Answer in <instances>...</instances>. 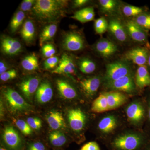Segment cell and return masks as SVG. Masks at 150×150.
Segmentation results:
<instances>
[{"mask_svg": "<svg viewBox=\"0 0 150 150\" xmlns=\"http://www.w3.org/2000/svg\"><path fill=\"white\" fill-rule=\"evenodd\" d=\"M88 2V0H76L74 1V5L76 7H80Z\"/></svg>", "mask_w": 150, "mask_h": 150, "instance_id": "obj_44", "label": "cell"}, {"mask_svg": "<svg viewBox=\"0 0 150 150\" xmlns=\"http://www.w3.org/2000/svg\"><path fill=\"white\" fill-rule=\"evenodd\" d=\"M3 139L6 144L12 149L17 150L21 144L18 133L13 126H7L4 129Z\"/></svg>", "mask_w": 150, "mask_h": 150, "instance_id": "obj_8", "label": "cell"}, {"mask_svg": "<svg viewBox=\"0 0 150 150\" xmlns=\"http://www.w3.org/2000/svg\"><path fill=\"white\" fill-rule=\"evenodd\" d=\"M40 82V79L38 77H29L19 84L18 87L25 97L30 99L37 91Z\"/></svg>", "mask_w": 150, "mask_h": 150, "instance_id": "obj_9", "label": "cell"}, {"mask_svg": "<svg viewBox=\"0 0 150 150\" xmlns=\"http://www.w3.org/2000/svg\"><path fill=\"white\" fill-rule=\"evenodd\" d=\"M49 140L51 144L56 147L62 146L67 142V138L65 134L58 130L50 133Z\"/></svg>", "mask_w": 150, "mask_h": 150, "instance_id": "obj_29", "label": "cell"}, {"mask_svg": "<svg viewBox=\"0 0 150 150\" xmlns=\"http://www.w3.org/2000/svg\"><path fill=\"white\" fill-rule=\"evenodd\" d=\"M80 150H101L99 145L95 142H89L84 145Z\"/></svg>", "mask_w": 150, "mask_h": 150, "instance_id": "obj_42", "label": "cell"}, {"mask_svg": "<svg viewBox=\"0 0 150 150\" xmlns=\"http://www.w3.org/2000/svg\"><path fill=\"white\" fill-rule=\"evenodd\" d=\"M117 125V119L115 116L108 115L100 121L98 124V128L102 133L109 134L115 129Z\"/></svg>", "mask_w": 150, "mask_h": 150, "instance_id": "obj_24", "label": "cell"}, {"mask_svg": "<svg viewBox=\"0 0 150 150\" xmlns=\"http://www.w3.org/2000/svg\"><path fill=\"white\" fill-rule=\"evenodd\" d=\"M46 120L51 129L55 131L64 129L66 127L64 119L61 112L57 110H51L46 116Z\"/></svg>", "mask_w": 150, "mask_h": 150, "instance_id": "obj_20", "label": "cell"}, {"mask_svg": "<svg viewBox=\"0 0 150 150\" xmlns=\"http://www.w3.org/2000/svg\"><path fill=\"white\" fill-rule=\"evenodd\" d=\"M101 8L105 12H110L116 8L117 3L114 0H100L99 1Z\"/></svg>", "mask_w": 150, "mask_h": 150, "instance_id": "obj_35", "label": "cell"}, {"mask_svg": "<svg viewBox=\"0 0 150 150\" xmlns=\"http://www.w3.org/2000/svg\"><path fill=\"white\" fill-rule=\"evenodd\" d=\"M0 150H4V149H3V148H1V149H0Z\"/></svg>", "mask_w": 150, "mask_h": 150, "instance_id": "obj_48", "label": "cell"}, {"mask_svg": "<svg viewBox=\"0 0 150 150\" xmlns=\"http://www.w3.org/2000/svg\"><path fill=\"white\" fill-rule=\"evenodd\" d=\"M51 73L59 74L74 75L76 73L74 63L69 56L64 54L59 61V65Z\"/></svg>", "mask_w": 150, "mask_h": 150, "instance_id": "obj_10", "label": "cell"}, {"mask_svg": "<svg viewBox=\"0 0 150 150\" xmlns=\"http://www.w3.org/2000/svg\"><path fill=\"white\" fill-rule=\"evenodd\" d=\"M149 119L150 120V103L149 105Z\"/></svg>", "mask_w": 150, "mask_h": 150, "instance_id": "obj_47", "label": "cell"}, {"mask_svg": "<svg viewBox=\"0 0 150 150\" xmlns=\"http://www.w3.org/2000/svg\"><path fill=\"white\" fill-rule=\"evenodd\" d=\"M149 150H150V149H149Z\"/></svg>", "mask_w": 150, "mask_h": 150, "instance_id": "obj_49", "label": "cell"}, {"mask_svg": "<svg viewBox=\"0 0 150 150\" xmlns=\"http://www.w3.org/2000/svg\"><path fill=\"white\" fill-rule=\"evenodd\" d=\"M134 21L143 29H150V14H141Z\"/></svg>", "mask_w": 150, "mask_h": 150, "instance_id": "obj_32", "label": "cell"}, {"mask_svg": "<svg viewBox=\"0 0 150 150\" xmlns=\"http://www.w3.org/2000/svg\"><path fill=\"white\" fill-rule=\"evenodd\" d=\"M57 30V25L55 23H51L44 27L40 35V46H43L45 42L52 39L55 36Z\"/></svg>", "mask_w": 150, "mask_h": 150, "instance_id": "obj_27", "label": "cell"}, {"mask_svg": "<svg viewBox=\"0 0 150 150\" xmlns=\"http://www.w3.org/2000/svg\"><path fill=\"white\" fill-rule=\"evenodd\" d=\"M28 150H45V147L42 143L37 142L30 145Z\"/></svg>", "mask_w": 150, "mask_h": 150, "instance_id": "obj_43", "label": "cell"}, {"mask_svg": "<svg viewBox=\"0 0 150 150\" xmlns=\"http://www.w3.org/2000/svg\"><path fill=\"white\" fill-rule=\"evenodd\" d=\"M91 110L96 113H101L109 110L107 98L104 93L100 95L95 100L91 105Z\"/></svg>", "mask_w": 150, "mask_h": 150, "instance_id": "obj_26", "label": "cell"}, {"mask_svg": "<svg viewBox=\"0 0 150 150\" xmlns=\"http://www.w3.org/2000/svg\"><path fill=\"white\" fill-rule=\"evenodd\" d=\"M148 63L149 66L150 67V55L149 56V58H148Z\"/></svg>", "mask_w": 150, "mask_h": 150, "instance_id": "obj_46", "label": "cell"}, {"mask_svg": "<svg viewBox=\"0 0 150 150\" xmlns=\"http://www.w3.org/2000/svg\"><path fill=\"white\" fill-rule=\"evenodd\" d=\"M100 79L98 77L83 79L80 82V86L84 93L88 96L95 94L100 86Z\"/></svg>", "mask_w": 150, "mask_h": 150, "instance_id": "obj_14", "label": "cell"}, {"mask_svg": "<svg viewBox=\"0 0 150 150\" xmlns=\"http://www.w3.org/2000/svg\"><path fill=\"white\" fill-rule=\"evenodd\" d=\"M123 12L124 15L127 17L138 16L142 13L143 9L139 7L126 5L123 7Z\"/></svg>", "mask_w": 150, "mask_h": 150, "instance_id": "obj_34", "label": "cell"}, {"mask_svg": "<svg viewBox=\"0 0 150 150\" xmlns=\"http://www.w3.org/2000/svg\"><path fill=\"white\" fill-rule=\"evenodd\" d=\"M56 86L59 94L65 99H73L77 96V93L74 88L65 80H57Z\"/></svg>", "mask_w": 150, "mask_h": 150, "instance_id": "obj_16", "label": "cell"}, {"mask_svg": "<svg viewBox=\"0 0 150 150\" xmlns=\"http://www.w3.org/2000/svg\"><path fill=\"white\" fill-rule=\"evenodd\" d=\"M94 17L95 12L93 8L88 7L75 12L71 18L81 23H85L93 20Z\"/></svg>", "mask_w": 150, "mask_h": 150, "instance_id": "obj_25", "label": "cell"}, {"mask_svg": "<svg viewBox=\"0 0 150 150\" xmlns=\"http://www.w3.org/2000/svg\"><path fill=\"white\" fill-rule=\"evenodd\" d=\"M79 67L82 72L85 74H90L94 71L96 69V65L91 59H83L80 61Z\"/></svg>", "mask_w": 150, "mask_h": 150, "instance_id": "obj_30", "label": "cell"}, {"mask_svg": "<svg viewBox=\"0 0 150 150\" xmlns=\"http://www.w3.org/2000/svg\"><path fill=\"white\" fill-rule=\"evenodd\" d=\"M1 48L5 54L14 56L21 51L22 46L19 41L16 39L11 37H5L1 41Z\"/></svg>", "mask_w": 150, "mask_h": 150, "instance_id": "obj_11", "label": "cell"}, {"mask_svg": "<svg viewBox=\"0 0 150 150\" xmlns=\"http://www.w3.org/2000/svg\"><path fill=\"white\" fill-rule=\"evenodd\" d=\"M21 35L27 44L32 43L35 35V28L33 22L30 20L25 22L20 31Z\"/></svg>", "mask_w": 150, "mask_h": 150, "instance_id": "obj_23", "label": "cell"}, {"mask_svg": "<svg viewBox=\"0 0 150 150\" xmlns=\"http://www.w3.org/2000/svg\"><path fill=\"white\" fill-rule=\"evenodd\" d=\"M35 1L34 0H24L22 2L20 5V9L22 11H27L32 9Z\"/></svg>", "mask_w": 150, "mask_h": 150, "instance_id": "obj_41", "label": "cell"}, {"mask_svg": "<svg viewBox=\"0 0 150 150\" xmlns=\"http://www.w3.org/2000/svg\"><path fill=\"white\" fill-rule=\"evenodd\" d=\"M130 74L131 69L129 65L123 62H115L106 66L105 80L106 83H109Z\"/></svg>", "mask_w": 150, "mask_h": 150, "instance_id": "obj_3", "label": "cell"}, {"mask_svg": "<svg viewBox=\"0 0 150 150\" xmlns=\"http://www.w3.org/2000/svg\"><path fill=\"white\" fill-rule=\"evenodd\" d=\"M126 57L136 64L144 66L148 62V51L146 48L141 47L133 48L126 53Z\"/></svg>", "mask_w": 150, "mask_h": 150, "instance_id": "obj_12", "label": "cell"}, {"mask_svg": "<svg viewBox=\"0 0 150 150\" xmlns=\"http://www.w3.org/2000/svg\"><path fill=\"white\" fill-rule=\"evenodd\" d=\"M62 46L67 51H79L84 48V41L81 35L79 33L70 32L65 35L62 41Z\"/></svg>", "mask_w": 150, "mask_h": 150, "instance_id": "obj_5", "label": "cell"}, {"mask_svg": "<svg viewBox=\"0 0 150 150\" xmlns=\"http://www.w3.org/2000/svg\"><path fill=\"white\" fill-rule=\"evenodd\" d=\"M144 109L139 103L134 102L129 105L126 110V115L129 121L134 123L141 122L144 116Z\"/></svg>", "mask_w": 150, "mask_h": 150, "instance_id": "obj_15", "label": "cell"}, {"mask_svg": "<svg viewBox=\"0 0 150 150\" xmlns=\"http://www.w3.org/2000/svg\"><path fill=\"white\" fill-rule=\"evenodd\" d=\"M96 50L104 57L112 56L118 51L117 46L110 40L101 39L95 45Z\"/></svg>", "mask_w": 150, "mask_h": 150, "instance_id": "obj_19", "label": "cell"}, {"mask_svg": "<svg viewBox=\"0 0 150 150\" xmlns=\"http://www.w3.org/2000/svg\"><path fill=\"white\" fill-rule=\"evenodd\" d=\"M53 96V90L51 84L47 81H43L35 93V98L37 102L41 104L50 101Z\"/></svg>", "mask_w": 150, "mask_h": 150, "instance_id": "obj_13", "label": "cell"}, {"mask_svg": "<svg viewBox=\"0 0 150 150\" xmlns=\"http://www.w3.org/2000/svg\"><path fill=\"white\" fill-rule=\"evenodd\" d=\"M68 2L62 0H37L32 9L33 15L44 23L55 21L65 15Z\"/></svg>", "mask_w": 150, "mask_h": 150, "instance_id": "obj_1", "label": "cell"}, {"mask_svg": "<svg viewBox=\"0 0 150 150\" xmlns=\"http://www.w3.org/2000/svg\"><path fill=\"white\" fill-rule=\"evenodd\" d=\"M8 67H7V65L4 62L1 61L0 62V75L8 71Z\"/></svg>", "mask_w": 150, "mask_h": 150, "instance_id": "obj_45", "label": "cell"}, {"mask_svg": "<svg viewBox=\"0 0 150 150\" xmlns=\"http://www.w3.org/2000/svg\"><path fill=\"white\" fill-rule=\"evenodd\" d=\"M67 116L70 127L73 130L79 132L83 129L86 118L85 114L81 109H71L68 111Z\"/></svg>", "mask_w": 150, "mask_h": 150, "instance_id": "obj_6", "label": "cell"}, {"mask_svg": "<svg viewBox=\"0 0 150 150\" xmlns=\"http://www.w3.org/2000/svg\"><path fill=\"white\" fill-rule=\"evenodd\" d=\"M126 29L132 39L138 42H144L147 39L144 30L134 21H130L126 23Z\"/></svg>", "mask_w": 150, "mask_h": 150, "instance_id": "obj_17", "label": "cell"}, {"mask_svg": "<svg viewBox=\"0 0 150 150\" xmlns=\"http://www.w3.org/2000/svg\"><path fill=\"white\" fill-rule=\"evenodd\" d=\"M16 126L22 133L25 135H29L32 134V129L29 126L27 122L23 120L19 119L16 122Z\"/></svg>", "mask_w": 150, "mask_h": 150, "instance_id": "obj_36", "label": "cell"}, {"mask_svg": "<svg viewBox=\"0 0 150 150\" xmlns=\"http://www.w3.org/2000/svg\"><path fill=\"white\" fill-rule=\"evenodd\" d=\"M3 95L11 111L14 112H21L28 110L30 105L16 91L7 88L3 91Z\"/></svg>", "mask_w": 150, "mask_h": 150, "instance_id": "obj_2", "label": "cell"}, {"mask_svg": "<svg viewBox=\"0 0 150 150\" xmlns=\"http://www.w3.org/2000/svg\"><path fill=\"white\" fill-rule=\"evenodd\" d=\"M142 139L136 134H129L119 136L112 142V146L118 150H135L141 146Z\"/></svg>", "mask_w": 150, "mask_h": 150, "instance_id": "obj_4", "label": "cell"}, {"mask_svg": "<svg viewBox=\"0 0 150 150\" xmlns=\"http://www.w3.org/2000/svg\"><path fill=\"white\" fill-rule=\"evenodd\" d=\"M107 98L109 110L120 107L126 103L127 100L125 95L117 91L104 93Z\"/></svg>", "mask_w": 150, "mask_h": 150, "instance_id": "obj_18", "label": "cell"}, {"mask_svg": "<svg viewBox=\"0 0 150 150\" xmlns=\"http://www.w3.org/2000/svg\"><path fill=\"white\" fill-rule=\"evenodd\" d=\"M21 66L27 71H33L39 68L38 59L35 54H31L25 56L22 61Z\"/></svg>", "mask_w": 150, "mask_h": 150, "instance_id": "obj_28", "label": "cell"}, {"mask_svg": "<svg viewBox=\"0 0 150 150\" xmlns=\"http://www.w3.org/2000/svg\"><path fill=\"white\" fill-rule=\"evenodd\" d=\"M26 122L32 129L38 130L42 127V121L38 118L30 117L27 118Z\"/></svg>", "mask_w": 150, "mask_h": 150, "instance_id": "obj_39", "label": "cell"}, {"mask_svg": "<svg viewBox=\"0 0 150 150\" xmlns=\"http://www.w3.org/2000/svg\"><path fill=\"white\" fill-rule=\"evenodd\" d=\"M59 58L57 56H54L48 58L45 60L43 64L44 69L46 70H51L57 67L59 63Z\"/></svg>", "mask_w": 150, "mask_h": 150, "instance_id": "obj_37", "label": "cell"}, {"mask_svg": "<svg viewBox=\"0 0 150 150\" xmlns=\"http://www.w3.org/2000/svg\"><path fill=\"white\" fill-rule=\"evenodd\" d=\"M17 76V73L16 70L11 69L6 71L5 72L0 75V79L3 81H7L13 79Z\"/></svg>", "mask_w": 150, "mask_h": 150, "instance_id": "obj_40", "label": "cell"}, {"mask_svg": "<svg viewBox=\"0 0 150 150\" xmlns=\"http://www.w3.org/2000/svg\"><path fill=\"white\" fill-rule=\"evenodd\" d=\"M42 52L43 56L46 58H50L56 54V49L52 44L47 43L42 46Z\"/></svg>", "mask_w": 150, "mask_h": 150, "instance_id": "obj_38", "label": "cell"}, {"mask_svg": "<svg viewBox=\"0 0 150 150\" xmlns=\"http://www.w3.org/2000/svg\"><path fill=\"white\" fill-rule=\"evenodd\" d=\"M136 83L141 88L150 86V74L146 66H140L137 69Z\"/></svg>", "mask_w": 150, "mask_h": 150, "instance_id": "obj_22", "label": "cell"}, {"mask_svg": "<svg viewBox=\"0 0 150 150\" xmlns=\"http://www.w3.org/2000/svg\"><path fill=\"white\" fill-rule=\"evenodd\" d=\"M108 26L107 22L104 18H100L95 21V30L98 34H102L106 32Z\"/></svg>", "mask_w": 150, "mask_h": 150, "instance_id": "obj_33", "label": "cell"}, {"mask_svg": "<svg viewBox=\"0 0 150 150\" xmlns=\"http://www.w3.org/2000/svg\"><path fill=\"white\" fill-rule=\"evenodd\" d=\"M108 87L113 90L132 93L135 91V86L132 75L130 74L107 83Z\"/></svg>", "mask_w": 150, "mask_h": 150, "instance_id": "obj_7", "label": "cell"}, {"mask_svg": "<svg viewBox=\"0 0 150 150\" xmlns=\"http://www.w3.org/2000/svg\"><path fill=\"white\" fill-rule=\"evenodd\" d=\"M108 28L112 35L119 41L124 42L127 39L126 30L121 23L117 20H111L108 24Z\"/></svg>", "mask_w": 150, "mask_h": 150, "instance_id": "obj_21", "label": "cell"}, {"mask_svg": "<svg viewBox=\"0 0 150 150\" xmlns=\"http://www.w3.org/2000/svg\"><path fill=\"white\" fill-rule=\"evenodd\" d=\"M25 14L23 11H19L16 13L12 19L10 23V29L11 32H15L22 24Z\"/></svg>", "mask_w": 150, "mask_h": 150, "instance_id": "obj_31", "label": "cell"}]
</instances>
